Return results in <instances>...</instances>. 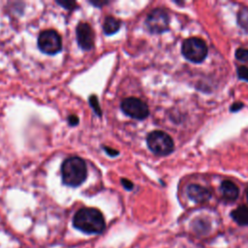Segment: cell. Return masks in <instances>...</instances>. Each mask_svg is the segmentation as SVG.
<instances>
[{
    "label": "cell",
    "instance_id": "7",
    "mask_svg": "<svg viewBox=\"0 0 248 248\" xmlns=\"http://www.w3.org/2000/svg\"><path fill=\"white\" fill-rule=\"evenodd\" d=\"M120 108L126 115L134 119L143 120L149 115V108L147 105L136 97H129L124 99L121 102Z\"/></svg>",
    "mask_w": 248,
    "mask_h": 248
},
{
    "label": "cell",
    "instance_id": "19",
    "mask_svg": "<svg viewBox=\"0 0 248 248\" xmlns=\"http://www.w3.org/2000/svg\"><path fill=\"white\" fill-rule=\"evenodd\" d=\"M121 184H122V186L126 189V190H128V191H131V190H133V188H134V184H133V182L132 181H130V180H128V179H126V178H121Z\"/></svg>",
    "mask_w": 248,
    "mask_h": 248
},
{
    "label": "cell",
    "instance_id": "13",
    "mask_svg": "<svg viewBox=\"0 0 248 248\" xmlns=\"http://www.w3.org/2000/svg\"><path fill=\"white\" fill-rule=\"evenodd\" d=\"M237 23L241 28L248 30V9L247 8H242L241 10H239L237 14Z\"/></svg>",
    "mask_w": 248,
    "mask_h": 248
},
{
    "label": "cell",
    "instance_id": "2",
    "mask_svg": "<svg viewBox=\"0 0 248 248\" xmlns=\"http://www.w3.org/2000/svg\"><path fill=\"white\" fill-rule=\"evenodd\" d=\"M62 181L70 187H78L87 177V167L83 159L73 156L63 161L61 166Z\"/></svg>",
    "mask_w": 248,
    "mask_h": 248
},
{
    "label": "cell",
    "instance_id": "3",
    "mask_svg": "<svg viewBox=\"0 0 248 248\" xmlns=\"http://www.w3.org/2000/svg\"><path fill=\"white\" fill-rule=\"evenodd\" d=\"M148 148L158 156H168L174 150L171 137L163 131H152L146 137Z\"/></svg>",
    "mask_w": 248,
    "mask_h": 248
},
{
    "label": "cell",
    "instance_id": "12",
    "mask_svg": "<svg viewBox=\"0 0 248 248\" xmlns=\"http://www.w3.org/2000/svg\"><path fill=\"white\" fill-rule=\"evenodd\" d=\"M120 27H121V20L111 16H107L103 23L104 33L108 36L116 33Z\"/></svg>",
    "mask_w": 248,
    "mask_h": 248
},
{
    "label": "cell",
    "instance_id": "21",
    "mask_svg": "<svg viewBox=\"0 0 248 248\" xmlns=\"http://www.w3.org/2000/svg\"><path fill=\"white\" fill-rule=\"evenodd\" d=\"M78 122H79V119H78V117L77 115H73L72 114V115H70L68 117V123L71 126H77L78 124Z\"/></svg>",
    "mask_w": 248,
    "mask_h": 248
},
{
    "label": "cell",
    "instance_id": "20",
    "mask_svg": "<svg viewBox=\"0 0 248 248\" xmlns=\"http://www.w3.org/2000/svg\"><path fill=\"white\" fill-rule=\"evenodd\" d=\"M103 148H104V150L107 152V154L108 155H109V156H117L118 154H119V151L118 150H116V149H113V148H110V147H108V146H106V145H103Z\"/></svg>",
    "mask_w": 248,
    "mask_h": 248
},
{
    "label": "cell",
    "instance_id": "11",
    "mask_svg": "<svg viewBox=\"0 0 248 248\" xmlns=\"http://www.w3.org/2000/svg\"><path fill=\"white\" fill-rule=\"evenodd\" d=\"M231 217L239 226H248V206L240 205L231 212Z\"/></svg>",
    "mask_w": 248,
    "mask_h": 248
},
{
    "label": "cell",
    "instance_id": "16",
    "mask_svg": "<svg viewBox=\"0 0 248 248\" xmlns=\"http://www.w3.org/2000/svg\"><path fill=\"white\" fill-rule=\"evenodd\" d=\"M237 77L239 79L248 81V67L247 66H239L236 70Z\"/></svg>",
    "mask_w": 248,
    "mask_h": 248
},
{
    "label": "cell",
    "instance_id": "18",
    "mask_svg": "<svg viewBox=\"0 0 248 248\" xmlns=\"http://www.w3.org/2000/svg\"><path fill=\"white\" fill-rule=\"evenodd\" d=\"M244 107V104L242 102H234L231 107H230V111L232 112H236L240 110Z\"/></svg>",
    "mask_w": 248,
    "mask_h": 248
},
{
    "label": "cell",
    "instance_id": "1",
    "mask_svg": "<svg viewBox=\"0 0 248 248\" xmlns=\"http://www.w3.org/2000/svg\"><path fill=\"white\" fill-rule=\"evenodd\" d=\"M73 226L86 234H100L106 229V221L99 209L82 207L75 213Z\"/></svg>",
    "mask_w": 248,
    "mask_h": 248
},
{
    "label": "cell",
    "instance_id": "10",
    "mask_svg": "<svg viewBox=\"0 0 248 248\" xmlns=\"http://www.w3.org/2000/svg\"><path fill=\"white\" fill-rule=\"evenodd\" d=\"M220 191L222 197L230 202H233L238 198V187L231 180H224L220 185Z\"/></svg>",
    "mask_w": 248,
    "mask_h": 248
},
{
    "label": "cell",
    "instance_id": "9",
    "mask_svg": "<svg viewBox=\"0 0 248 248\" xmlns=\"http://www.w3.org/2000/svg\"><path fill=\"white\" fill-rule=\"evenodd\" d=\"M186 194L188 198L197 202V203H203L210 200L212 194L209 189L200 185V184H190L186 188Z\"/></svg>",
    "mask_w": 248,
    "mask_h": 248
},
{
    "label": "cell",
    "instance_id": "14",
    "mask_svg": "<svg viewBox=\"0 0 248 248\" xmlns=\"http://www.w3.org/2000/svg\"><path fill=\"white\" fill-rule=\"evenodd\" d=\"M235 58L238 61L241 62H247L248 61V48H244V47H238L235 50Z\"/></svg>",
    "mask_w": 248,
    "mask_h": 248
},
{
    "label": "cell",
    "instance_id": "22",
    "mask_svg": "<svg viewBox=\"0 0 248 248\" xmlns=\"http://www.w3.org/2000/svg\"><path fill=\"white\" fill-rule=\"evenodd\" d=\"M246 199H247V202H248V188L246 189Z\"/></svg>",
    "mask_w": 248,
    "mask_h": 248
},
{
    "label": "cell",
    "instance_id": "4",
    "mask_svg": "<svg viewBox=\"0 0 248 248\" xmlns=\"http://www.w3.org/2000/svg\"><path fill=\"white\" fill-rule=\"evenodd\" d=\"M181 52L188 61L202 63L207 56L208 48L206 43L202 39L190 37L182 43Z\"/></svg>",
    "mask_w": 248,
    "mask_h": 248
},
{
    "label": "cell",
    "instance_id": "15",
    "mask_svg": "<svg viewBox=\"0 0 248 248\" xmlns=\"http://www.w3.org/2000/svg\"><path fill=\"white\" fill-rule=\"evenodd\" d=\"M89 104H90L91 108L94 109V111L98 114V116H101L102 115V110H101V108L99 106L98 98L95 95H91L89 97Z\"/></svg>",
    "mask_w": 248,
    "mask_h": 248
},
{
    "label": "cell",
    "instance_id": "6",
    "mask_svg": "<svg viewBox=\"0 0 248 248\" xmlns=\"http://www.w3.org/2000/svg\"><path fill=\"white\" fill-rule=\"evenodd\" d=\"M38 47L46 54H56L62 49L61 36L53 29H47L38 37Z\"/></svg>",
    "mask_w": 248,
    "mask_h": 248
},
{
    "label": "cell",
    "instance_id": "8",
    "mask_svg": "<svg viewBox=\"0 0 248 248\" xmlns=\"http://www.w3.org/2000/svg\"><path fill=\"white\" fill-rule=\"evenodd\" d=\"M77 41L80 48L90 50L94 46L95 35L92 27L87 22H79L76 28Z\"/></svg>",
    "mask_w": 248,
    "mask_h": 248
},
{
    "label": "cell",
    "instance_id": "17",
    "mask_svg": "<svg viewBox=\"0 0 248 248\" xmlns=\"http://www.w3.org/2000/svg\"><path fill=\"white\" fill-rule=\"evenodd\" d=\"M57 4L61 5L63 8L68 9V10H75L78 8V5L76 2L73 1H65V2H61V1H57Z\"/></svg>",
    "mask_w": 248,
    "mask_h": 248
},
{
    "label": "cell",
    "instance_id": "5",
    "mask_svg": "<svg viewBox=\"0 0 248 248\" xmlns=\"http://www.w3.org/2000/svg\"><path fill=\"white\" fill-rule=\"evenodd\" d=\"M145 26L151 34H162L170 28V16L166 10L156 8L145 18Z\"/></svg>",
    "mask_w": 248,
    "mask_h": 248
}]
</instances>
